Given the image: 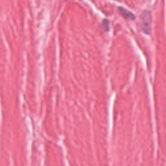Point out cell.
<instances>
[{
  "mask_svg": "<svg viewBox=\"0 0 166 166\" xmlns=\"http://www.w3.org/2000/svg\"><path fill=\"white\" fill-rule=\"evenodd\" d=\"M102 26L103 29L106 30V31H108L110 29V26H109V22L107 19H104L102 22Z\"/></svg>",
  "mask_w": 166,
  "mask_h": 166,
  "instance_id": "3",
  "label": "cell"
},
{
  "mask_svg": "<svg viewBox=\"0 0 166 166\" xmlns=\"http://www.w3.org/2000/svg\"><path fill=\"white\" fill-rule=\"evenodd\" d=\"M151 23H152V15L151 12L149 10H144L141 15V23L140 27L143 32L149 35L151 34Z\"/></svg>",
  "mask_w": 166,
  "mask_h": 166,
  "instance_id": "1",
  "label": "cell"
},
{
  "mask_svg": "<svg viewBox=\"0 0 166 166\" xmlns=\"http://www.w3.org/2000/svg\"><path fill=\"white\" fill-rule=\"evenodd\" d=\"M118 10L119 12V13L121 14V16L123 17L126 20L133 21L136 19V16H135L131 11L126 9L125 8L119 7L118 8Z\"/></svg>",
  "mask_w": 166,
  "mask_h": 166,
  "instance_id": "2",
  "label": "cell"
}]
</instances>
